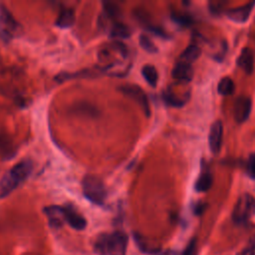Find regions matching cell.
Returning <instances> with one entry per match:
<instances>
[{
  "label": "cell",
  "instance_id": "1",
  "mask_svg": "<svg viewBox=\"0 0 255 255\" xmlns=\"http://www.w3.org/2000/svg\"><path fill=\"white\" fill-rule=\"evenodd\" d=\"M33 170L31 159H23L16 163L0 178V199L11 194L21 183H23Z\"/></svg>",
  "mask_w": 255,
  "mask_h": 255
},
{
  "label": "cell",
  "instance_id": "2",
  "mask_svg": "<svg viewBox=\"0 0 255 255\" xmlns=\"http://www.w3.org/2000/svg\"><path fill=\"white\" fill-rule=\"evenodd\" d=\"M128 236L124 231L101 234L95 244V248L101 255H127Z\"/></svg>",
  "mask_w": 255,
  "mask_h": 255
},
{
  "label": "cell",
  "instance_id": "3",
  "mask_svg": "<svg viewBox=\"0 0 255 255\" xmlns=\"http://www.w3.org/2000/svg\"><path fill=\"white\" fill-rule=\"evenodd\" d=\"M84 196L96 205H103L107 198V188L101 177L94 174H87L82 180Z\"/></svg>",
  "mask_w": 255,
  "mask_h": 255
},
{
  "label": "cell",
  "instance_id": "4",
  "mask_svg": "<svg viewBox=\"0 0 255 255\" xmlns=\"http://www.w3.org/2000/svg\"><path fill=\"white\" fill-rule=\"evenodd\" d=\"M255 214V197L250 193H242L232 210V220L234 223L245 224Z\"/></svg>",
  "mask_w": 255,
  "mask_h": 255
},
{
  "label": "cell",
  "instance_id": "5",
  "mask_svg": "<svg viewBox=\"0 0 255 255\" xmlns=\"http://www.w3.org/2000/svg\"><path fill=\"white\" fill-rule=\"evenodd\" d=\"M21 25L16 21L9 9L0 3V38L9 42L20 34Z\"/></svg>",
  "mask_w": 255,
  "mask_h": 255
},
{
  "label": "cell",
  "instance_id": "6",
  "mask_svg": "<svg viewBox=\"0 0 255 255\" xmlns=\"http://www.w3.org/2000/svg\"><path fill=\"white\" fill-rule=\"evenodd\" d=\"M119 91L136 102L146 118L150 116V106L147 95L139 86L135 84H125L119 87Z\"/></svg>",
  "mask_w": 255,
  "mask_h": 255
},
{
  "label": "cell",
  "instance_id": "7",
  "mask_svg": "<svg viewBox=\"0 0 255 255\" xmlns=\"http://www.w3.org/2000/svg\"><path fill=\"white\" fill-rule=\"evenodd\" d=\"M252 101L248 96H239L233 104V118L236 123H245L251 114Z\"/></svg>",
  "mask_w": 255,
  "mask_h": 255
},
{
  "label": "cell",
  "instance_id": "8",
  "mask_svg": "<svg viewBox=\"0 0 255 255\" xmlns=\"http://www.w3.org/2000/svg\"><path fill=\"white\" fill-rule=\"evenodd\" d=\"M222 137H223V125L221 121L217 120L211 125L209 129V134H208L209 148L213 154L219 153L222 146Z\"/></svg>",
  "mask_w": 255,
  "mask_h": 255
},
{
  "label": "cell",
  "instance_id": "9",
  "mask_svg": "<svg viewBox=\"0 0 255 255\" xmlns=\"http://www.w3.org/2000/svg\"><path fill=\"white\" fill-rule=\"evenodd\" d=\"M254 6H255V1H252L244 5H241L239 7L229 9L226 11V17L235 23L243 24L249 19Z\"/></svg>",
  "mask_w": 255,
  "mask_h": 255
},
{
  "label": "cell",
  "instance_id": "10",
  "mask_svg": "<svg viewBox=\"0 0 255 255\" xmlns=\"http://www.w3.org/2000/svg\"><path fill=\"white\" fill-rule=\"evenodd\" d=\"M64 215H65V222L70 225L75 230L81 231L84 230L87 226L86 218L79 213L73 206L67 205L64 206Z\"/></svg>",
  "mask_w": 255,
  "mask_h": 255
},
{
  "label": "cell",
  "instance_id": "11",
  "mask_svg": "<svg viewBox=\"0 0 255 255\" xmlns=\"http://www.w3.org/2000/svg\"><path fill=\"white\" fill-rule=\"evenodd\" d=\"M171 76L176 81L182 83H189L192 81L194 76L193 68L190 64L179 61L173 66L171 70Z\"/></svg>",
  "mask_w": 255,
  "mask_h": 255
},
{
  "label": "cell",
  "instance_id": "12",
  "mask_svg": "<svg viewBox=\"0 0 255 255\" xmlns=\"http://www.w3.org/2000/svg\"><path fill=\"white\" fill-rule=\"evenodd\" d=\"M43 211L46 214L49 224L52 228H60L65 223L64 206L50 205L44 207Z\"/></svg>",
  "mask_w": 255,
  "mask_h": 255
},
{
  "label": "cell",
  "instance_id": "13",
  "mask_svg": "<svg viewBox=\"0 0 255 255\" xmlns=\"http://www.w3.org/2000/svg\"><path fill=\"white\" fill-rule=\"evenodd\" d=\"M254 53L248 48L244 47L236 59L237 66L247 75H251L254 71Z\"/></svg>",
  "mask_w": 255,
  "mask_h": 255
},
{
  "label": "cell",
  "instance_id": "14",
  "mask_svg": "<svg viewBox=\"0 0 255 255\" xmlns=\"http://www.w3.org/2000/svg\"><path fill=\"white\" fill-rule=\"evenodd\" d=\"M17 152V148L10 135L0 132V155L5 160L13 157Z\"/></svg>",
  "mask_w": 255,
  "mask_h": 255
},
{
  "label": "cell",
  "instance_id": "15",
  "mask_svg": "<svg viewBox=\"0 0 255 255\" xmlns=\"http://www.w3.org/2000/svg\"><path fill=\"white\" fill-rule=\"evenodd\" d=\"M161 98H162V101L165 103V105H167L168 107L181 108L189 100V93H187L183 97H179V96L175 95L174 93H172L171 91L166 90V91L162 92Z\"/></svg>",
  "mask_w": 255,
  "mask_h": 255
},
{
  "label": "cell",
  "instance_id": "16",
  "mask_svg": "<svg viewBox=\"0 0 255 255\" xmlns=\"http://www.w3.org/2000/svg\"><path fill=\"white\" fill-rule=\"evenodd\" d=\"M75 20H76L75 11L71 8H65V9H62L61 12L59 13L56 19L55 25L59 28L67 29L74 25Z\"/></svg>",
  "mask_w": 255,
  "mask_h": 255
},
{
  "label": "cell",
  "instance_id": "17",
  "mask_svg": "<svg viewBox=\"0 0 255 255\" xmlns=\"http://www.w3.org/2000/svg\"><path fill=\"white\" fill-rule=\"evenodd\" d=\"M213 184V175L209 170L201 171L194 182V189L197 192L208 191Z\"/></svg>",
  "mask_w": 255,
  "mask_h": 255
},
{
  "label": "cell",
  "instance_id": "18",
  "mask_svg": "<svg viewBox=\"0 0 255 255\" xmlns=\"http://www.w3.org/2000/svg\"><path fill=\"white\" fill-rule=\"evenodd\" d=\"M131 35L130 28L120 21H115L110 30V36L116 39H127Z\"/></svg>",
  "mask_w": 255,
  "mask_h": 255
},
{
  "label": "cell",
  "instance_id": "19",
  "mask_svg": "<svg viewBox=\"0 0 255 255\" xmlns=\"http://www.w3.org/2000/svg\"><path fill=\"white\" fill-rule=\"evenodd\" d=\"M200 55H201V48L196 44H190L180 54L179 61H182L184 63L191 65V63L196 61L200 57Z\"/></svg>",
  "mask_w": 255,
  "mask_h": 255
},
{
  "label": "cell",
  "instance_id": "20",
  "mask_svg": "<svg viewBox=\"0 0 255 255\" xmlns=\"http://www.w3.org/2000/svg\"><path fill=\"white\" fill-rule=\"evenodd\" d=\"M141 75L146 81V83L152 87L155 88L158 82V73L154 66L146 64L141 68Z\"/></svg>",
  "mask_w": 255,
  "mask_h": 255
},
{
  "label": "cell",
  "instance_id": "21",
  "mask_svg": "<svg viewBox=\"0 0 255 255\" xmlns=\"http://www.w3.org/2000/svg\"><path fill=\"white\" fill-rule=\"evenodd\" d=\"M133 239H134V242H135L136 246L138 247V249L143 253L155 254V253L159 252V250H160L158 247H155L151 243H149L145 238H143L138 233L133 234Z\"/></svg>",
  "mask_w": 255,
  "mask_h": 255
},
{
  "label": "cell",
  "instance_id": "22",
  "mask_svg": "<svg viewBox=\"0 0 255 255\" xmlns=\"http://www.w3.org/2000/svg\"><path fill=\"white\" fill-rule=\"evenodd\" d=\"M217 92L221 96H231L235 92V84L229 77H223L220 79L217 85Z\"/></svg>",
  "mask_w": 255,
  "mask_h": 255
},
{
  "label": "cell",
  "instance_id": "23",
  "mask_svg": "<svg viewBox=\"0 0 255 255\" xmlns=\"http://www.w3.org/2000/svg\"><path fill=\"white\" fill-rule=\"evenodd\" d=\"M170 18L171 20L176 23L177 25H180L182 27H188L192 25L193 23V18L187 13L183 12H178V11H172L170 13Z\"/></svg>",
  "mask_w": 255,
  "mask_h": 255
},
{
  "label": "cell",
  "instance_id": "24",
  "mask_svg": "<svg viewBox=\"0 0 255 255\" xmlns=\"http://www.w3.org/2000/svg\"><path fill=\"white\" fill-rule=\"evenodd\" d=\"M138 43L140 45V47L146 51L147 53H150V54H154V53H157L158 49L156 47V45L150 40V38L148 36H146L145 34H141L138 38Z\"/></svg>",
  "mask_w": 255,
  "mask_h": 255
},
{
  "label": "cell",
  "instance_id": "25",
  "mask_svg": "<svg viewBox=\"0 0 255 255\" xmlns=\"http://www.w3.org/2000/svg\"><path fill=\"white\" fill-rule=\"evenodd\" d=\"M197 240L196 238H192L184 248L181 255H197Z\"/></svg>",
  "mask_w": 255,
  "mask_h": 255
},
{
  "label": "cell",
  "instance_id": "26",
  "mask_svg": "<svg viewBox=\"0 0 255 255\" xmlns=\"http://www.w3.org/2000/svg\"><path fill=\"white\" fill-rule=\"evenodd\" d=\"M246 172L251 179H255V152L252 153L247 160Z\"/></svg>",
  "mask_w": 255,
  "mask_h": 255
},
{
  "label": "cell",
  "instance_id": "27",
  "mask_svg": "<svg viewBox=\"0 0 255 255\" xmlns=\"http://www.w3.org/2000/svg\"><path fill=\"white\" fill-rule=\"evenodd\" d=\"M237 255H255V240H253L251 243H249L248 246H246Z\"/></svg>",
  "mask_w": 255,
  "mask_h": 255
},
{
  "label": "cell",
  "instance_id": "28",
  "mask_svg": "<svg viewBox=\"0 0 255 255\" xmlns=\"http://www.w3.org/2000/svg\"><path fill=\"white\" fill-rule=\"evenodd\" d=\"M205 208H206V203L199 201V202H197V203L193 206V212H194L196 215H200V214L204 211Z\"/></svg>",
  "mask_w": 255,
  "mask_h": 255
}]
</instances>
